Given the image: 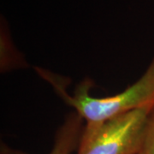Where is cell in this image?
I'll return each instance as SVG.
<instances>
[{
    "mask_svg": "<svg viewBox=\"0 0 154 154\" xmlns=\"http://www.w3.org/2000/svg\"><path fill=\"white\" fill-rule=\"evenodd\" d=\"M139 154H145V153H143L142 152H140V153H139Z\"/></svg>",
    "mask_w": 154,
    "mask_h": 154,
    "instance_id": "6",
    "label": "cell"
},
{
    "mask_svg": "<svg viewBox=\"0 0 154 154\" xmlns=\"http://www.w3.org/2000/svg\"><path fill=\"white\" fill-rule=\"evenodd\" d=\"M154 102L98 124H86L77 154H139Z\"/></svg>",
    "mask_w": 154,
    "mask_h": 154,
    "instance_id": "2",
    "label": "cell"
},
{
    "mask_svg": "<svg viewBox=\"0 0 154 154\" xmlns=\"http://www.w3.org/2000/svg\"><path fill=\"white\" fill-rule=\"evenodd\" d=\"M83 119L75 111L67 116L64 122L57 131L53 147L49 154H71L78 148L83 132ZM1 154H28L20 150L1 146Z\"/></svg>",
    "mask_w": 154,
    "mask_h": 154,
    "instance_id": "3",
    "label": "cell"
},
{
    "mask_svg": "<svg viewBox=\"0 0 154 154\" xmlns=\"http://www.w3.org/2000/svg\"><path fill=\"white\" fill-rule=\"evenodd\" d=\"M37 72L67 105L75 109L86 124L101 123L154 102V57L136 82L120 94L105 98H95L89 94L93 82L88 78L77 86L73 95H69L66 79L41 69H37Z\"/></svg>",
    "mask_w": 154,
    "mask_h": 154,
    "instance_id": "1",
    "label": "cell"
},
{
    "mask_svg": "<svg viewBox=\"0 0 154 154\" xmlns=\"http://www.w3.org/2000/svg\"><path fill=\"white\" fill-rule=\"evenodd\" d=\"M28 63L22 54L16 50L5 29L1 32V71L5 72L14 69L26 68Z\"/></svg>",
    "mask_w": 154,
    "mask_h": 154,
    "instance_id": "4",
    "label": "cell"
},
{
    "mask_svg": "<svg viewBox=\"0 0 154 154\" xmlns=\"http://www.w3.org/2000/svg\"><path fill=\"white\" fill-rule=\"evenodd\" d=\"M141 152L145 154H154V109L146 125Z\"/></svg>",
    "mask_w": 154,
    "mask_h": 154,
    "instance_id": "5",
    "label": "cell"
}]
</instances>
